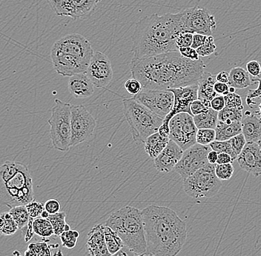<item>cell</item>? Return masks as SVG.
I'll return each mask as SVG.
<instances>
[{
    "instance_id": "18",
    "label": "cell",
    "mask_w": 261,
    "mask_h": 256,
    "mask_svg": "<svg viewBox=\"0 0 261 256\" xmlns=\"http://www.w3.org/2000/svg\"><path fill=\"white\" fill-rule=\"evenodd\" d=\"M238 161L240 167L251 175L261 176V149L258 143H247Z\"/></svg>"
},
{
    "instance_id": "28",
    "label": "cell",
    "mask_w": 261,
    "mask_h": 256,
    "mask_svg": "<svg viewBox=\"0 0 261 256\" xmlns=\"http://www.w3.org/2000/svg\"><path fill=\"white\" fill-rule=\"evenodd\" d=\"M104 235H105L106 245L111 255L117 253L120 249L125 247L123 241L117 233L106 225H104Z\"/></svg>"
},
{
    "instance_id": "14",
    "label": "cell",
    "mask_w": 261,
    "mask_h": 256,
    "mask_svg": "<svg viewBox=\"0 0 261 256\" xmlns=\"http://www.w3.org/2000/svg\"><path fill=\"white\" fill-rule=\"evenodd\" d=\"M96 121L85 106L71 107V147L85 143L95 130Z\"/></svg>"
},
{
    "instance_id": "36",
    "label": "cell",
    "mask_w": 261,
    "mask_h": 256,
    "mask_svg": "<svg viewBox=\"0 0 261 256\" xmlns=\"http://www.w3.org/2000/svg\"><path fill=\"white\" fill-rule=\"evenodd\" d=\"M196 140L197 144L210 145L216 140V131L214 129H198Z\"/></svg>"
},
{
    "instance_id": "16",
    "label": "cell",
    "mask_w": 261,
    "mask_h": 256,
    "mask_svg": "<svg viewBox=\"0 0 261 256\" xmlns=\"http://www.w3.org/2000/svg\"><path fill=\"white\" fill-rule=\"evenodd\" d=\"M54 12L59 16L73 19L90 16L102 0H46Z\"/></svg>"
},
{
    "instance_id": "58",
    "label": "cell",
    "mask_w": 261,
    "mask_h": 256,
    "mask_svg": "<svg viewBox=\"0 0 261 256\" xmlns=\"http://www.w3.org/2000/svg\"><path fill=\"white\" fill-rule=\"evenodd\" d=\"M49 216H50V214L45 210L42 212V215H41V218H46V219H48Z\"/></svg>"
},
{
    "instance_id": "13",
    "label": "cell",
    "mask_w": 261,
    "mask_h": 256,
    "mask_svg": "<svg viewBox=\"0 0 261 256\" xmlns=\"http://www.w3.org/2000/svg\"><path fill=\"white\" fill-rule=\"evenodd\" d=\"M169 91H171L174 95V106L171 111L163 120V125L158 131L161 136L164 137H169V123L173 117L181 112H187L192 116L191 112V104L196 99H198V84L188 87L174 88Z\"/></svg>"
},
{
    "instance_id": "60",
    "label": "cell",
    "mask_w": 261,
    "mask_h": 256,
    "mask_svg": "<svg viewBox=\"0 0 261 256\" xmlns=\"http://www.w3.org/2000/svg\"><path fill=\"white\" fill-rule=\"evenodd\" d=\"M258 143L259 146H260V148L261 149V140H260V141H259L258 143Z\"/></svg>"
},
{
    "instance_id": "27",
    "label": "cell",
    "mask_w": 261,
    "mask_h": 256,
    "mask_svg": "<svg viewBox=\"0 0 261 256\" xmlns=\"http://www.w3.org/2000/svg\"><path fill=\"white\" fill-rule=\"evenodd\" d=\"M218 112L212 108L208 109L203 113L193 117L197 129H214L218 125Z\"/></svg>"
},
{
    "instance_id": "29",
    "label": "cell",
    "mask_w": 261,
    "mask_h": 256,
    "mask_svg": "<svg viewBox=\"0 0 261 256\" xmlns=\"http://www.w3.org/2000/svg\"><path fill=\"white\" fill-rule=\"evenodd\" d=\"M33 230L37 236L43 239L50 237L55 235L51 223L46 218H37L33 221Z\"/></svg>"
},
{
    "instance_id": "41",
    "label": "cell",
    "mask_w": 261,
    "mask_h": 256,
    "mask_svg": "<svg viewBox=\"0 0 261 256\" xmlns=\"http://www.w3.org/2000/svg\"><path fill=\"white\" fill-rule=\"evenodd\" d=\"M229 141L231 143V148H232L234 155H236V159H238V156L242 152L246 143H247L244 135L241 133L238 136L233 137L232 138L229 140Z\"/></svg>"
},
{
    "instance_id": "54",
    "label": "cell",
    "mask_w": 261,
    "mask_h": 256,
    "mask_svg": "<svg viewBox=\"0 0 261 256\" xmlns=\"http://www.w3.org/2000/svg\"><path fill=\"white\" fill-rule=\"evenodd\" d=\"M233 160L232 157L230 156L229 154L226 153H218V159L217 161V164H230L232 163Z\"/></svg>"
},
{
    "instance_id": "46",
    "label": "cell",
    "mask_w": 261,
    "mask_h": 256,
    "mask_svg": "<svg viewBox=\"0 0 261 256\" xmlns=\"http://www.w3.org/2000/svg\"><path fill=\"white\" fill-rule=\"evenodd\" d=\"M44 205H45V210L48 211L50 215L59 213L61 210V204L55 198H50Z\"/></svg>"
},
{
    "instance_id": "45",
    "label": "cell",
    "mask_w": 261,
    "mask_h": 256,
    "mask_svg": "<svg viewBox=\"0 0 261 256\" xmlns=\"http://www.w3.org/2000/svg\"><path fill=\"white\" fill-rule=\"evenodd\" d=\"M211 108L210 106L206 105L205 103H203L200 99H196L191 104V112H192V116L199 115V114L203 113V112H206L208 109Z\"/></svg>"
},
{
    "instance_id": "32",
    "label": "cell",
    "mask_w": 261,
    "mask_h": 256,
    "mask_svg": "<svg viewBox=\"0 0 261 256\" xmlns=\"http://www.w3.org/2000/svg\"><path fill=\"white\" fill-rule=\"evenodd\" d=\"M0 219V231L4 236H12L19 230V226L9 212L2 213Z\"/></svg>"
},
{
    "instance_id": "37",
    "label": "cell",
    "mask_w": 261,
    "mask_h": 256,
    "mask_svg": "<svg viewBox=\"0 0 261 256\" xmlns=\"http://www.w3.org/2000/svg\"><path fill=\"white\" fill-rule=\"evenodd\" d=\"M232 164H215V174L220 181L229 180L234 174Z\"/></svg>"
},
{
    "instance_id": "24",
    "label": "cell",
    "mask_w": 261,
    "mask_h": 256,
    "mask_svg": "<svg viewBox=\"0 0 261 256\" xmlns=\"http://www.w3.org/2000/svg\"><path fill=\"white\" fill-rule=\"evenodd\" d=\"M169 137L161 136L159 133H154L145 141V151L151 159H156L169 144Z\"/></svg>"
},
{
    "instance_id": "12",
    "label": "cell",
    "mask_w": 261,
    "mask_h": 256,
    "mask_svg": "<svg viewBox=\"0 0 261 256\" xmlns=\"http://www.w3.org/2000/svg\"><path fill=\"white\" fill-rule=\"evenodd\" d=\"M132 98L163 120L174 106V95L169 90L143 89Z\"/></svg>"
},
{
    "instance_id": "25",
    "label": "cell",
    "mask_w": 261,
    "mask_h": 256,
    "mask_svg": "<svg viewBox=\"0 0 261 256\" xmlns=\"http://www.w3.org/2000/svg\"><path fill=\"white\" fill-rule=\"evenodd\" d=\"M215 131L217 141H228L233 137L242 133V124L241 122L226 124L218 121Z\"/></svg>"
},
{
    "instance_id": "30",
    "label": "cell",
    "mask_w": 261,
    "mask_h": 256,
    "mask_svg": "<svg viewBox=\"0 0 261 256\" xmlns=\"http://www.w3.org/2000/svg\"><path fill=\"white\" fill-rule=\"evenodd\" d=\"M9 213L16 221L19 230L23 229L30 221V216L25 205L14 207L10 209Z\"/></svg>"
},
{
    "instance_id": "52",
    "label": "cell",
    "mask_w": 261,
    "mask_h": 256,
    "mask_svg": "<svg viewBox=\"0 0 261 256\" xmlns=\"http://www.w3.org/2000/svg\"><path fill=\"white\" fill-rule=\"evenodd\" d=\"M230 86L228 84H225V83L219 82V81H216L214 86L215 88V92L220 95L225 96L228 94V92L231 91L230 90Z\"/></svg>"
},
{
    "instance_id": "55",
    "label": "cell",
    "mask_w": 261,
    "mask_h": 256,
    "mask_svg": "<svg viewBox=\"0 0 261 256\" xmlns=\"http://www.w3.org/2000/svg\"><path fill=\"white\" fill-rule=\"evenodd\" d=\"M217 81L219 82L225 83V84H228V81H229V73L226 72V71H221L218 73L216 76Z\"/></svg>"
},
{
    "instance_id": "2",
    "label": "cell",
    "mask_w": 261,
    "mask_h": 256,
    "mask_svg": "<svg viewBox=\"0 0 261 256\" xmlns=\"http://www.w3.org/2000/svg\"><path fill=\"white\" fill-rule=\"evenodd\" d=\"M148 256H177L187 239V224L169 208L150 205L142 210Z\"/></svg>"
},
{
    "instance_id": "1",
    "label": "cell",
    "mask_w": 261,
    "mask_h": 256,
    "mask_svg": "<svg viewBox=\"0 0 261 256\" xmlns=\"http://www.w3.org/2000/svg\"><path fill=\"white\" fill-rule=\"evenodd\" d=\"M201 60H188L178 51L137 60L132 59L130 72L143 89L170 90L198 84L205 73Z\"/></svg>"
},
{
    "instance_id": "40",
    "label": "cell",
    "mask_w": 261,
    "mask_h": 256,
    "mask_svg": "<svg viewBox=\"0 0 261 256\" xmlns=\"http://www.w3.org/2000/svg\"><path fill=\"white\" fill-rule=\"evenodd\" d=\"M225 101H226V107H231V108H240L244 110V105H243V101L241 96L234 93V91H231L228 92L226 95L224 96Z\"/></svg>"
},
{
    "instance_id": "44",
    "label": "cell",
    "mask_w": 261,
    "mask_h": 256,
    "mask_svg": "<svg viewBox=\"0 0 261 256\" xmlns=\"http://www.w3.org/2000/svg\"><path fill=\"white\" fill-rule=\"evenodd\" d=\"M193 37L194 34L192 33H181L177 36V40H176L177 46L178 47V48L192 47V42H193Z\"/></svg>"
},
{
    "instance_id": "48",
    "label": "cell",
    "mask_w": 261,
    "mask_h": 256,
    "mask_svg": "<svg viewBox=\"0 0 261 256\" xmlns=\"http://www.w3.org/2000/svg\"><path fill=\"white\" fill-rule=\"evenodd\" d=\"M246 71L252 76H260L261 74V65L257 60H252L246 64Z\"/></svg>"
},
{
    "instance_id": "17",
    "label": "cell",
    "mask_w": 261,
    "mask_h": 256,
    "mask_svg": "<svg viewBox=\"0 0 261 256\" xmlns=\"http://www.w3.org/2000/svg\"><path fill=\"white\" fill-rule=\"evenodd\" d=\"M86 74L94 87H107L113 79V68L109 57L101 52H94Z\"/></svg>"
},
{
    "instance_id": "59",
    "label": "cell",
    "mask_w": 261,
    "mask_h": 256,
    "mask_svg": "<svg viewBox=\"0 0 261 256\" xmlns=\"http://www.w3.org/2000/svg\"><path fill=\"white\" fill-rule=\"evenodd\" d=\"M258 108H259V111H260V114H261V103L260 104H259Z\"/></svg>"
},
{
    "instance_id": "33",
    "label": "cell",
    "mask_w": 261,
    "mask_h": 256,
    "mask_svg": "<svg viewBox=\"0 0 261 256\" xmlns=\"http://www.w3.org/2000/svg\"><path fill=\"white\" fill-rule=\"evenodd\" d=\"M24 256H52L50 246L47 244L46 241L31 243Z\"/></svg>"
},
{
    "instance_id": "15",
    "label": "cell",
    "mask_w": 261,
    "mask_h": 256,
    "mask_svg": "<svg viewBox=\"0 0 261 256\" xmlns=\"http://www.w3.org/2000/svg\"><path fill=\"white\" fill-rule=\"evenodd\" d=\"M212 151L210 145H202L197 143L184 151L182 158L174 170L185 180L197 170L210 164L208 154Z\"/></svg>"
},
{
    "instance_id": "5",
    "label": "cell",
    "mask_w": 261,
    "mask_h": 256,
    "mask_svg": "<svg viewBox=\"0 0 261 256\" xmlns=\"http://www.w3.org/2000/svg\"><path fill=\"white\" fill-rule=\"evenodd\" d=\"M0 194L10 209L27 205L35 200L33 179L27 166L16 161H6L0 168Z\"/></svg>"
},
{
    "instance_id": "10",
    "label": "cell",
    "mask_w": 261,
    "mask_h": 256,
    "mask_svg": "<svg viewBox=\"0 0 261 256\" xmlns=\"http://www.w3.org/2000/svg\"><path fill=\"white\" fill-rule=\"evenodd\" d=\"M180 12L182 33L212 36L216 30L215 16L207 8L195 6L182 10Z\"/></svg>"
},
{
    "instance_id": "8",
    "label": "cell",
    "mask_w": 261,
    "mask_h": 256,
    "mask_svg": "<svg viewBox=\"0 0 261 256\" xmlns=\"http://www.w3.org/2000/svg\"><path fill=\"white\" fill-rule=\"evenodd\" d=\"M71 107L72 104L56 99L48 121L52 145L62 152H67L71 148Z\"/></svg>"
},
{
    "instance_id": "53",
    "label": "cell",
    "mask_w": 261,
    "mask_h": 256,
    "mask_svg": "<svg viewBox=\"0 0 261 256\" xmlns=\"http://www.w3.org/2000/svg\"><path fill=\"white\" fill-rule=\"evenodd\" d=\"M252 81H257L258 82V86L256 89L250 90L247 95V101L252 100L255 98H258L261 96V79H254Z\"/></svg>"
},
{
    "instance_id": "23",
    "label": "cell",
    "mask_w": 261,
    "mask_h": 256,
    "mask_svg": "<svg viewBox=\"0 0 261 256\" xmlns=\"http://www.w3.org/2000/svg\"><path fill=\"white\" fill-rule=\"evenodd\" d=\"M216 81V76L205 72L198 83V99L210 107L212 99L218 96L214 88Z\"/></svg>"
},
{
    "instance_id": "43",
    "label": "cell",
    "mask_w": 261,
    "mask_h": 256,
    "mask_svg": "<svg viewBox=\"0 0 261 256\" xmlns=\"http://www.w3.org/2000/svg\"><path fill=\"white\" fill-rule=\"evenodd\" d=\"M124 88L130 95L136 96L143 90V86L138 79L132 77L124 83Z\"/></svg>"
},
{
    "instance_id": "34",
    "label": "cell",
    "mask_w": 261,
    "mask_h": 256,
    "mask_svg": "<svg viewBox=\"0 0 261 256\" xmlns=\"http://www.w3.org/2000/svg\"><path fill=\"white\" fill-rule=\"evenodd\" d=\"M65 218H66V213L61 211L55 213V214L50 215V216L48 217V219L53 226L55 236L60 237L62 233L65 232V226L67 224Z\"/></svg>"
},
{
    "instance_id": "26",
    "label": "cell",
    "mask_w": 261,
    "mask_h": 256,
    "mask_svg": "<svg viewBox=\"0 0 261 256\" xmlns=\"http://www.w3.org/2000/svg\"><path fill=\"white\" fill-rule=\"evenodd\" d=\"M250 74L241 67L232 68L229 72L228 86L234 89H244L252 86Z\"/></svg>"
},
{
    "instance_id": "49",
    "label": "cell",
    "mask_w": 261,
    "mask_h": 256,
    "mask_svg": "<svg viewBox=\"0 0 261 256\" xmlns=\"http://www.w3.org/2000/svg\"><path fill=\"white\" fill-rule=\"evenodd\" d=\"M226 107V101L224 96L219 95L214 98L211 102V108L216 111L220 112Z\"/></svg>"
},
{
    "instance_id": "39",
    "label": "cell",
    "mask_w": 261,
    "mask_h": 256,
    "mask_svg": "<svg viewBox=\"0 0 261 256\" xmlns=\"http://www.w3.org/2000/svg\"><path fill=\"white\" fill-rule=\"evenodd\" d=\"M216 49L217 46L215 45V38L212 36H208L205 44L196 50H197L199 56L207 57L211 56L212 53H215Z\"/></svg>"
},
{
    "instance_id": "42",
    "label": "cell",
    "mask_w": 261,
    "mask_h": 256,
    "mask_svg": "<svg viewBox=\"0 0 261 256\" xmlns=\"http://www.w3.org/2000/svg\"><path fill=\"white\" fill-rule=\"evenodd\" d=\"M25 206L27 208L28 211H29L30 218H34V219L40 218L42 212L45 210V205L40 203V202H36L35 200L28 204Z\"/></svg>"
},
{
    "instance_id": "22",
    "label": "cell",
    "mask_w": 261,
    "mask_h": 256,
    "mask_svg": "<svg viewBox=\"0 0 261 256\" xmlns=\"http://www.w3.org/2000/svg\"><path fill=\"white\" fill-rule=\"evenodd\" d=\"M242 133L246 143H258L261 140V119L254 113L246 115L241 121Z\"/></svg>"
},
{
    "instance_id": "57",
    "label": "cell",
    "mask_w": 261,
    "mask_h": 256,
    "mask_svg": "<svg viewBox=\"0 0 261 256\" xmlns=\"http://www.w3.org/2000/svg\"><path fill=\"white\" fill-rule=\"evenodd\" d=\"M218 159V153L216 151H212L208 153V161L210 164H216Z\"/></svg>"
},
{
    "instance_id": "11",
    "label": "cell",
    "mask_w": 261,
    "mask_h": 256,
    "mask_svg": "<svg viewBox=\"0 0 261 256\" xmlns=\"http://www.w3.org/2000/svg\"><path fill=\"white\" fill-rule=\"evenodd\" d=\"M169 138L184 150L187 151L197 144V129L193 116L187 112H181L173 117L169 123Z\"/></svg>"
},
{
    "instance_id": "56",
    "label": "cell",
    "mask_w": 261,
    "mask_h": 256,
    "mask_svg": "<svg viewBox=\"0 0 261 256\" xmlns=\"http://www.w3.org/2000/svg\"><path fill=\"white\" fill-rule=\"evenodd\" d=\"M135 255H136V254L132 252L128 247H124L123 248L120 249L117 253L114 254V255L111 256H135Z\"/></svg>"
},
{
    "instance_id": "19",
    "label": "cell",
    "mask_w": 261,
    "mask_h": 256,
    "mask_svg": "<svg viewBox=\"0 0 261 256\" xmlns=\"http://www.w3.org/2000/svg\"><path fill=\"white\" fill-rule=\"evenodd\" d=\"M184 153V150L177 143L170 139L166 148L154 159V166L156 170L164 174L171 172L178 164Z\"/></svg>"
},
{
    "instance_id": "51",
    "label": "cell",
    "mask_w": 261,
    "mask_h": 256,
    "mask_svg": "<svg viewBox=\"0 0 261 256\" xmlns=\"http://www.w3.org/2000/svg\"><path fill=\"white\" fill-rule=\"evenodd\" d=\"M208 36L203 35V34H195L193 37V42H192V48L197 50V48L201 47L205 44Z\"/></svg>"
},
{
    "instance_id": "47",
    "label": "cell",
    "mask_w": 261,
    "mask_h": 256,
    "mask_svg": "<svg viewBox=\"0 0 261 256\" xmlns=\"http://www.w3.org/2000/svg\"><path fill=\"white\" fill-rule=\"evenodd\" d=\"M179 53L182 56L188 59V60H193V61H197L200 60V56L197 53L195 49L192 48V47H187V48H179Z\"/></svg>"
},
{
    "instance_id": "35",
    "label": "cell",
    "mask_w": 261,
    "mask_h": 256,
    "mask_svg": "<svg viewBox=\"0 0 261 256\" xmlns=\"http://www.w3.org/2000/svg\"><path fill=\"white\" fill-rule=\"evenodd\" d=\"M61 240L62 245L65 248L73 249L77 244L78 239L80 238V233L76 231L70 230L68 231H65L60 236Z\"/></svg>"
},
{
    "instance_id": "31",
    "label": "cell",
    "mask_w": 261,
    "mask_h": 256,
    "mask_svg": "<svg viewBox=\"0 0 261 256\" xmlns=\"http://www.w3.org/2000/svg\"><path fill=\"white\" fill-rule=\"evenodd\" d=\"M243 120V109L225 107L218 112V121L231 124L234 122H241Z\"/></svg>"
},
{
    "instance_id": "7",
    "label": "cell",
    "mask_w": 261,
    "mask_h": 256,
    "mask_svg": "<svg viewBox=\"0 0 261 256\" xmlns=\"http://www.w3.org/2000/svg\"><path fill=\"white\" fill-rule=\"evenodd\" d=\"M122 103L124 116L129 125L134 141L145 143L148 137L159 131L163 119L133 98L123 99Z\"/></svg>"
},
{
    "instance_id": "21",
    "label": "cell",
    "mask_w": 261,
    "mask_h": 256,
    "mask_svg": "<svg viewBox=\"0 0 261 256\" xmlns=\"http://www.w3.org/2000/svg\"><path fill=\"white\" fill-rule=\"evenodd\" d=\"M68 91L76 98H87L93 95L94 86L86 73L71 76L68 80Z\"/></svg>"
},
{
    "instance_id": "38",
    "label": "cell",
    "mask_w": 261,
    "mask_h": 256,
    "mask_svg": "<svg viewBox=\"0 0 261 256\" xmlns=\"http://www.w3.org/2000/svg\"><path fill=\"white\" fill-rule=\"evenodd\" d=\"M210 146L212 151H216L218 153H228L232 157L233 160L236 159V155H234V151H233L232 148H231L229 140H228V141H217V140H215L210 145Z\"/></svg>"
},
{
    "instance_id": "3",
    "label": "cell",
    "mask_w": 261,
    "mask_h": 256,
    "mask_svg": "<svg viewBox=\"0 0 261 256\" xmlns=\"http://www.w3.org/2000/svg\"><path fill=\"white\" fill-rule=\"evenodd\" d=\"M182 33L181 12L159 15L154 14L138 21L132 35L134 59L141 60L179 51L177 36Z\"/></svg>"
},
{
    "instance_id": "4",
    "label": "cell",
    "mask_w": 261,
    "mask_h": 256,
    "mask_svg": "<svg viewBox=\"0 0 261 256\" xmlns=\"http://www.w3.org/2000/svg\"><path fill=\"white\" fill-rule=\"evenodd\" d=\"M94 52L87 38L81 34H69L55 42L50 59L58 74L71 77L86 73Z\"/></svg>"
},
{
    "instance_id": "50",
    "label": "cell",
    "mask_w": 261,
    "mask_h": 256,
    "mask_svg": "<svg viewBox=\"0 0 261 256\" xmlns=\"http://www.w3.org/2000/svg\"><path fill=\"white\" fill-rule=\"evenodd\" d=\"M34 218H30V221H29V224L27 226H24L23 229H22V234L24 238V241L25 242H29V241L32 240V238L34 237L35 233L34 232L33 230V221Z\"/></svg>"
},
{
    "instance_id": "20",
    "label": "cell",
    "mask_w": 261,
    "mask_h": 256,
    "mask_svg": "<svg viewBox=\"0 0 261 256\" xmlns=\"http://www.w3.org/2000/svg\"><path fill=\"white\" fill-rule=\"evenodd\" d=\"M86 251L87 256L112 255L106 245L104 225H96L88 233Z\"/></svg>"
},
{
    "instance_id": "61",
    "label": "cell",
    "mask_w": 261,
    "mask_h": 256,
    "mask_svg": "<svg viewBox=\"0 0 261 256\" xmlns=\"http://www.w3.org/2000/svg\"><path fill=\"white\" fill-rule=\"evenodd\" d=\"M135 256H148V255H139V254H138V255H135Z\"/></svg>"
},
{
    "instance_id": "6",
    "label": "cell",
    "mask_w": 261,
    "mask_h": 256,
    "mask_svg": "<svg viewBox=\"0 0 261 256\" xmlns=\"http://www.w3.org/2000/svg\"><path fill=\"white\" fill-rule=\"evenodd\" d=\"M136 255H147V244L142 212L134 207H123L114 212L106 221Z\"/></svg>"
},
{
    "instance_id": "9",
    "label": "cell",
    "mask_w": 261,
    "mask_h": 256,
    "mask_svg": "<svg viewBox=\"0 0 261 256\" xmlns=\"http://www.w3.org/2000/svg\"><path fill=\"white\" fill-rule=\"evenodd\" d=\"M221 187V181L215 174V164H207L184 180V191L195 200L212 198Z\"/></svg>"
}]
</instances>
